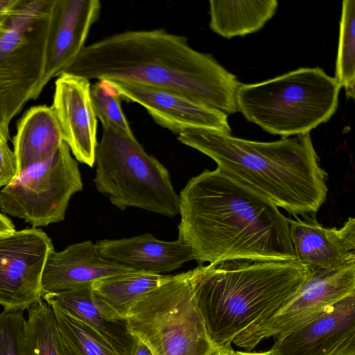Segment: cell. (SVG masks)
I'll use <instances>...</instances> for the list:
<instances>
[{
  "label": "cell",
  "instance_id": "cell-24",
  "mask_svg": "<svg viewBox=\"0 0 355 355\" xmlns=\"http://www.w3.org/2000/svg\"><path fill=\"white\" fill-rule=\"evenodd\" d=\"M335 79L347 99L355 96V1L344 0L336 60Z\"/></svg>",
  "mask_w": 355,
  "mask_h": 355
},
{
  "label": "cell",
  "instance_id": "cell-9",
  "mask_svg": "<svg viewBox=\"0 0 355 355\" xmlns=\"http://www.w3.org/2000/svg\"><path fill=\"white\" fill-rule=\"evenodd\" d=\"M77 160L64 141L44 162L30 166L0 191V211L32 227L63 220L71 196L82 191Z\"/></svg>",
  "mask_w": 355,
  "mask_h": 355
},
{
  "label": "cell",
  "instance_id": "cell-7",
  "mask_svg": "<svg viewBox=\"0 0 355 355\" xmlns=\"http://www.w3.org/2000/svg\"><path fill=\"white\" fill-rule=\"evenodd\" d=\"M51 1L20 0L0 26V132L43 88L44 50Z\"/></svg>",
  "mask_w": 355,
  "mask_h": 355
},
{
  "label": "cell",
  "instance_id": "cell-8",
  "mask_svg": "<svg viewBox=\"0 0 355 355\" xmlns=\"http://www.w3.org/2000/svg\"><path fill=\"white\" fill-rule=\"evenodd\" d=\"M189 274L173 275L125 318L129 333L153 355H213L216 350L197 308Z\"/></svg>",
  "mask_w": 355,
  "mask_h": 355
},
{
  "label": "cell",
  "instance_id": "cell-17",
  "mask_svg": "<svg viewBox=\"0 0 355 355\" xmlns=\"http://www.w3.org/2000/svg\"><path fill=\"white\" fill-rule=\"evenodd\" d=\"M137 270L104 258L96 243H73L49 255L42 277V297L92 285L103 279Z\"/></svg>",
  "mask_w": 355,
  "mask_h": 355
},
{
  "label": "cell",
  "instance_id": "cell-28",
  "mask_svg": "<svg viewBox=\"0 0 355 355\" xmlns=\"http://www.w3.org/2000/svg\"><path fill=\"white\" fill-rule=\"evenodd\" d=\"M8 139L0 132V188L8 185L17 177V162Z\"/></svg>",
  "mask_w": 355,
  "mask_h": 355
},
{
  "label": "cell",
  "instance_id": "cell-27",
  "mask_svg": "<svg viewBox=\"0 0 355 355\" xmlns=\"http://www.w3.org/2000/svg\"><path fill=\"white\" fill-rule=\"evenodd\" d=\"M25 324L23 311H3L0 313V355H23Z\"/></svg>",
  "mask_w": 355,
  "mask_h": 355
},
{
  "label": "cell",
  "instance_id": "cell-32",
  "mask_svg": "<svg viewBox=\"0 0 355 355\" xmlns=\"http://www.w3.org/2000/svg\"><path fill=\"white\" fill-rule=\"evenodd\" d=\"M234 350L232 347L217 349L213 355H233Z\"/></svg>",
  "mask_w": 355,
  "mask_h": 355
},
{
  "label": "cell",
  "instance_id": "cell-30",
  "mask_svg": "<svg viewBox=\"0 0 355 355\" xmlns=\"http://www.w3.org/2000/svg\"><path fill=\"white\" fill-rule=\"evenodd\" d=\"M15 231L12 222L0 213V236L6 235Z\"/></svg>",
  "mask_w": 355,
  "mask_h": 355
},
{
  "label": "cell",
  "instance_id": "cell-23",
  "mask_svg": "<svg viewBox=\"0 0 355 355\" xmlns=\"http://www.w3.org/2000/svg\"><path fill=\"white\" fill-rule=\"evenodd\" d=\"M23 355H77L59 329L52 307L45 301L28 309Z\"/></svg>",
  "mask_w": 355,
  "mask_h": 355
},
{
  "label": "cell",
  "instance_id": "cell-25",
  "mask_svg": "<svg viewBox=\"0 0 355 355\" xmlns=\"http://www.w3.org/2000/svg\"><path fill=\"white\" fill-rule=\"evenodd\" d=\"M59 329L77 355H119L98 333L63 310L51 306Z\"/></svg>",
  "mask_w": 355,
  "mask_h": 355
},
{
  "label": "cell",
  "instance_id": "cell-1",
  "mask_svg": "<svg viewBox=\"0 0 355 355\" xmlns=\"http://www.w3.org/2000/svg\"><path fill=\"white\" fill-rule=\"evenodd\" d=\"M178 239L198 266L250 259H296L288 218L268 198L218 168L191 178L179 195Z\"/></svg>",
  "mask_w": 355,
  "mask_h": 355
},
{
  "label": "cell",
  "instance_id": "cell-14",
  "mask_svg": "<svg viewBox=\"0 0 355 355\" xmlns=\"http://www.w3.org/2000/svg\"><path fill=\"white\" fill-rule=\"evenodd\" d=\"M98 0L51 1L44 50L42 87L77 57L101 12Z\"/></svg>",
  "mask_w": 355,
  "mask_h": 355
},
{
  "label": "cell",
  "instance_id": "cell-33",
  "mask_svg": "<svg viewBox=\"0 0 355 355\" xmlns=\"http://www.w3.org/2000/svg\"><path fill=\"white\" fill-rule=\"evenodd\" d=\"M233 355H270L267 352H233Z\"/></svg>",
  "mask_w": 355,
  "mask_h": 355
},
{
  "label": "cell",
  "instance_id": "cell-21",
  "mask_svg": "<svg viewBox=\"0 0 355 355\" xmlns=\"http://www.w3.org/2000/svg\"><path fill=\"white\" fill-rule=\"evenodd\" d=\"M209 3V27L227 39L259 31L278 8L277 0H211Z\"/></svg>",
  "mask_w": 355,
  "mask_h": 355
},
{
  "label": "cell",
  "instance_id": "cell-26",
  "mask_svg": "<svg viewBox=\"0 0 355 355\" xmlns=\"http://www.w3.org/2000/svg\"><path fill=\"white\" fill-rule=\"evenodd\" d=\"M90 96L96 118L103 130L110 129L128 137H135L121 106V97L106 80L91 85Z\"/></svg>",
  "mask_w": 355,
  "mask_h": 355
},
{
  "label": "cell",
  "instance_id": "cell-15",
  "mask_svg": "<svg viewBox=\"0 0 355 355\" xmlns=\"http://www.w3.org/2000/svg\"><path fill=\"white\" fill-rule=\"evenodd\" d=\"M91 84L84 77L62 73L55 83L51 106L63 141L76 159L93 167L98 144L97 118L90 96Z\"/></svg>",
  "mask_w": 355,
  "mask_h": 355
},
{
  "label": "cell",
  "instance_id": "cell-4",
  "mask_svg": "<svg viewBox=\"0 0 355 355\" xmlns=\"http://www.w3.org/2000/svg\"><path fill=\"white\" fill-rule=\"evenodd\" d=\"M189 280L197 308L216 349L286 305L310 270L296 259H240L198 266Z\"/></svg>",
  "mask_w": 355,
  "mask_h": 355
},
{
  "label": "cell",
  "instance_id": "cell-19",
  "mask_svg": "<svg viewBox=\"0 0 355 355\" xmlns=\"http://www.w3.org/2000/svg\"><path fill=\"white\" fill-rule=\"evenodd\" d=\"M42 299L89 326L119 355H131L137 339L129 333L125 319L110 309L92 286L47 293Z\"/></svg>",
  "mask_w": 355,
  "mask_h": 355
},
{
  "label": "cell",
  "instance_id": "cell-12",
  "mask_svg": "<svg viewBox=\"0 0 355 355\" xmlns=\"http://www.w3.org/2000/svg\"><path fill=\"white\" fill-rule=\"evenodd\" d=\"M275 338L270 355H355V293Z\"/></svg>",
  "mask_w": 355,
  "mask_h": 355
},
{
  "label": "cell",
  "instance_id": "cell-20",
  "mask_svg": "<svg viewBox=\"0 0 355 355\" xmlns=\"http://www.w3.org/2000/svg\"><path fill=\"white\" fill-rule=\"evenodd\" d=\"M64 142L58 121L51 107H31L19 120L12 139L17 176L51 157Z\"/></svg>",
  "mask_w": 355,
  "mask_h": 355
},
{
  "label": "cell",
  "instance_id": "cell-34",
  "mask_svg": "<svg viewBox=\"0 0 355 355\" xmlns=\"http://www.w3.org/2000/svg\"><path fill=\"white\" fill-rule=\"evenodd\" d=\"M5 20H6V19H5ZM5 20H3V21H0V26L2 24V23H3Z\"/></svg>",
  "mask_w": 355,
  "mask_h": 355
},
{
  "label": "cell",
  "instance_id": "cell-5",
  "mask_svg": "<svg viewBox=\"0 0 355 355\" xmlns=\"http://www.w3.org/2000/svg\"><path fill=\"white\" fill-rule=\"evenodd\" d=\"M340 87L323 69L302 67L257 83H241L236 104L248 121L282 138L309 133L338 106Z\"/></svg>",
  "mask_w": 355,
  "mask_h": 355
},
{
  "label": "cell",
  "instance_id": "cell-6",
  "mask_svg": "<svg viewBox=\"0 0 355 355\" xmlns=\"http://www.w3.org/2000/svg\"><path fill=\"white\" fill-rule=\"evenodd\" d=\"M94 164L96 189L118 209L136 207L168 217L179 214V196L168 171L136 137L103 130Z\"/></svg>",
  "mask_w": 355,
  "mask_h": 355
},
{
  "label": "cell",
  "instance_id": "cell-29",
  "mask_svg": "<svg viewBox=\"0 0 355 355\" xmlns=\"http://www.w3.org/2000/svg\"><path fill=\"white\" fill-rule=\"evenodd\" d=\"M20 0H0V21L5 20L15 10Z\"/></svg>",
  "mask_w": 355,
  "mask_h": 355
},
{
  "label": "cell",
  "instance_id": "cell-31",
  "mask_svg": "<svg viewBox=\"0 0 355 355\" xmlns=\"http://www.w3.org/2000/svg\"><path fill=\"white\" fill-rule=\"evenodd\" d=\"M131 355H153V354L146 345L137 339Z\"/></svg>",
  "mask_w": 355,
  "mask_h": 355
},
{
  "label": "cell",
  "instance_id": "cell-13",
  "mask_svg": "<svg viewBox=\"0 0 355 355\" xmlns=\"http://www.w3.org/2000/svg\"><path fill=\"white\" fill-rule=\"evenodd\" d=\"M107 80L121 99L143 106L154 121L179 135L191 128L214 129L231 135L228 116L181 94L119 80Z\"/></svg>",
  "mask_w": 355,
  "mask_h": 355
},
{
  "label": "cell",
  "instance_id": "cell-3",
  "mask_svg": "<svg viewBox=\"0 0 355 355\" xmlns=\"http://www.w3.org/2000/svg\"><path fill=\"white\" fill-rule=\"evenodd\" d=\"M178 139L295 218L315 215L326 200L327 174L320 165L310 133L263 142L214 129L191 128Z\"/></svg>",
  "mask_w": 355,
  "mask_h": 355
},
{
  "label": "cell",
  "instance_id": "cell-18",
  "mask_svg": "<svg viewBox=\"0 0 355 355\" xmlns=\"http://www.w3.org/2000/svg\"><path fill=\"white\" fill-rule=\"evenodd\" d=\"M100 254L105 259L134 270L153 274L169 272L193 260L189 246L179 240L165 241L153 234L96 242Z\"/></svg>",
  "mask_w": 355,
  "mask_h": 355
},
{
  "label": "cell",
  "instance_id": "cell-22",
  "mask_svg": "<svg viewBox=\"0 0 355 355\" xmlns=\"http://www.w3.org/2000/svg\"><path fill=\"white\" fill-rule=\"evenodd\" d=\"M172 276L136 271L99 280L92 288L110 309L125 319L138 302Z\"/></svg>",
  "mask_w": 355,
  "mask_h": 355
},
{
  "label": "cell",
  "instance_id": "cell-16",
  "mask_svg": "<svg viewBox=\"0 0 355 355\" xmlns=\"http://www.w3.org/2000/svg\"><path fill=\"white\" fill-rule=\"evenodd\" d=\"M288 218L295 258L309 268L340 269L355 264V218L340 228L325 227L315 215Z\"/></svg>",
  "mask_w": 355,
  "mask_h": 355
},
{
  "label": "cell",
  "instance_id": "cell-10",
  "mask_svg": "<svg viewBox=\"0 0 355 355\" xmlns=\"http://www.w3.org/2000/svg\"><path fill=\"white\" fill-rule=\"evenodd\" d=\"M309 270L308 278L291 302L248 327L232 343L252 349L263 339L286 334L355 293V264L335 270Z\"/></svg>",
  "mask_w": 355,
  "mask_h": 355
},
{
  "label": "cell",
  "instance_id": "cell-11",
  "mask_svg": "<svg viewBox=\"0 0 355 355\" xmlns=\"http://www.w3.org/2000/svg\"><path fill=\"white\" fill-rule=\"evenodd\" d=\"M53 250L51 239L40 228L0 236V305L3 311H23L42 300V273Z\"/></svg>",
  "mask_w": 355,
  "mask_h": 355
},
{
  "label": "cell",
  "instance_id": "cell-2",
  "mask_svg": "<svg viewBox=\"0 0 355 355\" xmlns=\"http://www.w3.org/2000/svg\"><path fill=\"white\" fill-rule=\"evenodd\" d=\"M62 73L164 89L227 116L238 112L237 76L163 28L127 31L85 46Z\"/></svg>",
  "mask_w": 355,
  "mask_h": 355
}]
</instances>
